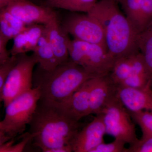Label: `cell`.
Instances as JSON below:
<instances>
[{"instance_id": "obj_1", "label": "cell", "mask_w": 152, "mask_h": 152, "mask_svg": "<svg viewBox=\"0 0 152 152\" xmlns=\"http://www.w3.org/2000/svg\"><path fill=\"white\" fill-rule=\"evenodd\" d=\"M29 125L35 145L42 151L58 148L73 152L72 144L81 125L66 115L57 103L40 99Z\"/></svg>"}, {"instance_id": "obj_10", "label": "cell", "mask_w": 152, "mask_h": 152, "mask_svg": "<svg viewBox=\"0 0 152 152\" xmlns=\"http://www.w3.org/2000/svg\"><path fill=\"white\" fill-rule=\"evenodd\" d=\"M117 86L109 74L93 78L90 89V115L101 114L107 106L117 99Z\"/></svg>"}, {"instance_id": "obj_19", "label": "cell", "mask_w": 152, "mask_h": 152, "mask_svg": "<svg viewBox=\"0 0 152 152\" xmlns=\"http://www.w3.org/2000/svg\"><path fill=\"white\" fill-rule=\"evenodd\" d=\"M142 0H120L125 15L137 32L140 29V14Z\"/></svg>"}, {"instance_id": "obj_5", "label": "cell", "mask_w": 152, "mask_h": 152, "mask_svg": "<svg viewBox=\"0 0 152 152\" xmlns=\"http://www.w3.org/2000/svg\"><path fill=\"white\" fill-rule=\"evenodd\" d=\"M40 97L39 88L34 87L11 101L5 107L0 130L12 139L23 134L31 120Z\"/></svg>"}, {"instance_id": "obj_22", "label": "cell", "mask_w": 152, "mask_h": 152, "mask_svg": "<svg viewBox=\"0 0 152 152\" xmlns=\"http://www.w3.org/2000/svg\"><path fill=\"white\" fill-rule=\"evenodd\" d=\"M132 119L140 126L143 137L152 136V112L141 110L130 112Z\"/></svg>"}, {"instance_id": "obj_15", "label": "cell", "mask_w": 152, "mask_h": 152, "mask_svg": "<svg viewBox=\"0 0 152 152\" xmlns=\"http://www.w3.org/2000/svg\"><path fill=\"white\" fill-rule=\"evenodd\" d=\"M45 31V25H27L13 38L12 47L10 50L11 56H17L33 52L40 38Z\"/></svg>"}, {"instance_id": "obj_11", "label": "cell", "mask_w": 152, "mask_h": 152, "mask_svg": "<svg viewBox=\"0 0 152 152\" xmlns=\"http://www.w3.org/2000/svg\"><path fill=\"white\" fill-rule=\"evenodd\" d=\"M106 134L105 127L101 114L86 126L81 129L72 144L75 152H91L100 144L104 142Z\"/></svg>"}, {"instance_id": "obj_14", "label": "cell", "mask_w": 152, "mask_h": 152, "mask_svg": "<svg viewBox=\"0 0 152 152\" xmlns=\"http://www.w3.org/2000/svg\"><path fill=\"white\" fill-rule=\"evenodd\" d=\"M45 32L59 64L69 59L67 45L69 36L62 27L58 16L45 25Z\"/></svg>"}, {"instance_id": "obj_3", "label": "cell", "mask_w": 152, "mask_h": 152, "mask_svg": "<svg viewBox=\"0 0 152 152\" xmlns=\"http://www.w3.org/2000/svg\"><path fill=\"white\" fill-rule=\"evenodd\" d=\"M97 77L69 59L51 71L38 66L33 74L40 99L60 103L68 99L87 81Z\"/></svg>"}, {"instance_id": "obj_6", "label": "cell", "mask_w": 152, "mask_h": 152, "mask_svg": "<svg viewBox=\"0 0 152 152\" xmlns=\"http://www.w3.org/2000/svg\"><path fill=\"white\" fill-rule=\"evenodd\" d=\"M18 56L17 62L9 72L2 92L4 107L14 99L33 88L34 68L37 64L35 57L33 54Z\"/></svg>"}, {"instance_id": "obj_20", "label": "cell", "mask_w": 152, "mask_h": 152, "mask_svg": "<svg viewBox=\"0 0 152 152\" xmlns=\"http://www.w3.org/2000/svg\"><path fill=\"white\" fill-rule=\"evenodd\" d=\"M97 0H59L48 6L72 12L87 13L95 5Z\"/></svg>"}, {"instance_id": "obj_27", "label": "cell", "mask_w": 152, "mask_h": 152, "mask_svg": "<svg viewBox=\"0 0 152 152\" xmlns=\"http://www.w3.org/2000/svg\"><path fill=\"white\" fill-rule=\"evenodd\" d=\"M18 59V56H11L6 62L0 65V96L1 97L2 92L8 75L11 69L16 64Z\"/></svg>"}, {"instance_id": "obj_7", "label": "cell", "mask_w": 152, "mask_h": 152, "mask_svg": "<svg viewBox=\"0 0 152 152\" xmlns=\"http://www.w3.org/2000/svg\"><path fill=\"white\" fill-rule=\"evenodd\" d=\"M100 114L102 117L106 134L124 141L130 146L137 141L135 126L130 114L117 98Z\"/></svg>"}, {"instance_id": "obj_29", "label": "cell", "mask_w": 152, "mask_h": 152, "mask_svg": "<svg viewBox=\"0 0 152 152\" xmlns=\"http://www.w3.org/2000/svg\"><path fill=\"white\" fill-rule=\"evenodd\" d=\"M11 137L0 130V147L11 140Z\"/></svg>"}, {"instance_id": "obj_21", "label": "cell", "mask_w": 152, "mask_h": 152, "mask_svg": "<svg viewBox=\"0 0 152 152\" xmlns=\"http://www.w3.org/2000/svg\"><path fill=\"white\" fill-rule=\"evenodd\" d=\"M131 72L129 56L116 59L109 76L114 83L118 86L131 75Z\"/></svg>"}, {"instance_id": "obj_33", "label": "cell", "mask_w": 152, "mask_h": 152, "mask_svg": "<svg viewBox=\"0 0 152 152\" xmlns=\"http://www.w3.org/2000/svg\"><path fill=\"white\" fill-rule=\"evenodd\" d=\"M115 1H116L117 2H118L119 4V3L120 0H115Z\"/></svg>"}, {"instance_id": "obj_24", "label": "cell", "mask_w": 152, "mask_h": 152, "mask_svg": "<svg viewBox=\"0 0 152 152\" xmlns=\"http://www.w3.org/2000/svg\"><path fill=\"white\" fill-rule=\"evenodd\" d=\"M32 140V137L29 133L28 132L23 135L20 142L17 144L14 143L13 141L7 142L0 147V152H21L23 151L27 145Z\"/></svg>"}, {"instance_id": "obj_30", "label": "cell", "mask_w": 152, "mask_h": 152, "mask_svg": "<svg viewBox=\"0 0 152 152\" xmlns=\"http://www.w3.org/2000/svg\"><path fill=\"white\" fill-rule=\"evenodd\" d=\"M15 0H0V10L7 7Z\"/></svg>"}, {"instance_id": "obj_25", "label": "cell", "mask_w": 152, "mask_h": 152, "mask_svg": "<svg viewBox=\"0 0 152 152\" xmlns=\"http://www.w3.org/2000/svg\"><path fill=\"white\" fill-rule=\"evenodd\" d=\"M126 144L124 141L115 139L113 141L109 143H102L91 152H127V148L125 147Z\"/></svg>"}, {"instance_id": "obj_26", "label": "cell", "mask_w": 152, "mask_h": 152, "mask_svg": "<svg viewBox=\"0 0 152 152\" xmlns=\"http://www.w3.org/2000/svg\"><path fill=\"white\" fill-rule=\"evenodd\" d=\"M127 152H152V136H142L140 140L130 146Z\"/></svg>"}, {"instance_id": "obj_17", "label": "cell", "mask_w": 152, "mask_h": 152, "mask_svg": "<svg viewBox=\"0 0 152 152\" xmlns=\"http://www.w3.org/2000/svg\"><path fill=\"white\" fill-rule=\"evenodd\" d=\"M26 25L6 9L0 10V31L9 41L22 31Z\"/></svg>"}, {"instance_id": "obj_8", "label": "cell", "mask_w": 152, "mask_h": 152, "mask_svg": "<svg viewBox=\"0 0 152 152\" xmlns=\"http://www.w3.org/2000/svg\"><path fill=\"white\" fill-rule=\"evenodd\" d=\"M70 12L60 21L64 31L74 39L98 44L107 50L103 31L97 20L88 13Z\"/></svg>"}, {"instance_id": "obj_9", "label": "cell", "mask_w": 152, "mask_h": 152, "mask_svg": "<svg viewBox=\"0 0 152 152\" xmlns=\"http://www.w3.org/2000/svg\"><path fill=\"white\" fill-rule=\"evenodd\" d=\"M6 8L14 17L27 25H45L58 16L53 8L38 5L29 0H15Z\"/></svg>"}, {"instance_id": "obj_4", "label": "cell", "mask_w": 152, "mask_h": 152, "mask_svg": "<svg viewBox=\"0 0 152 152\" xmlns=\"http://www.w3.org/2000/svg\"><path fill=\"white\" fill-rule=\"evenodd\" d=\"M69 58L72 61L83 67L96 77L110 73L115 59L100 45L79 40L67 41Z\"/></svg>"}, {"instance_id": "obj_31", "label": "cell", "mask_w": 152, "mask_h": 152, "mask_svg": "<svg viewBox=\"0 0 152 152\" xmlns=\"http://www.w3.org/2000/svg\"><path fill=\"white\" fill-rule=\"evenodd\" d=\"M58 1H59V0H50V1H48L46 2V3L47 6H48L50 4L56 2Z\"/></svg>"}, {"instance_id": "obj_13", "label": "cell", "mask_w": 152, "mask_h": 152, "mask_svg": "<svg viewBox=\"0 0 152 152\" xmlns=\"http://www.w3.org/2000/svg\"><path fill=\"white\" fill-rule=\"evenodd\" d=\"M92 79L84 83L66 100L57 103L66 115L75 121H79L90 115V89Z\"/></svg>"}, {"instance_id": "obj_28", "label": "cell", "mask_w": 152, "mask_h": 152, "mask_svg": "<svg viewBox=\"0 0 152 152\" xmlns=\"http://www.w3.org/2000/svg\"><path fill=\"white\" fill-rule=\"evenodd\" d=\"M8 42L0 31V65L6 62L10 58V54L7 48Z\"/></svg>"}, {"instance_id": "obj_12", "label": "cell", "mask_w": 152, "mask_h": 152, "mask_svg": "<svg viewBox=\"0 0 152 152\" xmlns=\"http://www.w3.org/2000/svg\"><path fill=\"white\" fill-rule=\"evenodd\" d=\"M117 98L129 112H152V88L149 85L141 88L117 86Z\"/></svg>"}, {"instance_id": "obj_2", "label": "cell", "mask_w": 152, "mask_h": 152, "mask_svg": "<svg viewBox=\"0 0 152 152\" xmlns=\"http://www.w3.org/2000/svg\"><path fill=\"white\" fill-rule=\"evenodd\" d=\"M115 0H100L87 13L97 20L103 31L108 51L115 59L140 52L138 33Z\"/></svg>"}, {"instance_id": "obj_23", "label": "cell", "mask_w": 152, "mask_h": 152, "mask_svg": "<svg viewBox=\"0 0 152 152\" xmlns=\"http://www.w3.org/2000/svg\"><path fill=\"white\" fill-rule=\"evenodd\" d=\"M152 23V0H142L140 32L146 29Z\"/></svg>"}, {"instance_id": "obj_34", "label": "cell", "mask_w": 152, "mask_h": 152, "mask_svg": "<svg viewBox=\"0 0 152 152\" xmlns=\"http://www.w3.org/2000/svg\"><path fill=\"white\" fill-rule=\"evenodd\" d=\"M46 2L48 1H50V0H45Z\"/></svg>"}, {"instance_id": "obj_16", "label": "cell", "mask_w": 152, "mask_h": 152, "mask_svg": "<svg viewBox=\"0 0 152 152\" xmlns=\"http://www.w3.org/2000/svg\"><path fill=\"white\" fill-rule=\"evenodd\" d=\"M33 52L38 66L44 70H52L59 64L45 31Z\"/></svg>"}, {"instance_id": "obj_32", "label": "cell", "mask_w": 152, "mask_h": 152, "mask_svg": "<svg viewBox=\"0 0 152 152\" xmlns=\"http://www.w3.org/2000/svg\"><path fill=\"white\" fill-rule=\"evenodd\" d=\"M2 102H3L2 99V97L0 96V107H1V106Z\"/></svg>"}, {"instance_id": "obj_18", "label": "cell", "mask_w": 152, "mask_h": 152, "mask_svg": "<svg viewBox=\"0 0 152 152\" xmlns=\"http://www.w3.org/2000/svg\"><path fill=\"white\" fill-rule=\"evenodd\" d=\"M137 42L148 68L152 88V23L137 34Z\"/></svg>"}]
</instances>
